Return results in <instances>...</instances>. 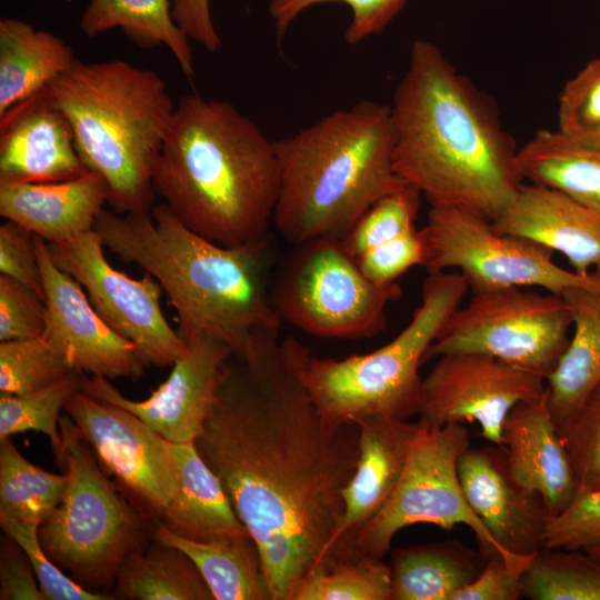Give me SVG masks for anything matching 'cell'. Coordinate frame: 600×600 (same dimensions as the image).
<instances>
[{"label": "cell", "instance_id": "obj_1", "mask_svg": "<svg viewBox=\"0 0 600 600\" xmlns=\"http://www.w3.org/2000/svg\"><path fill=\"white\" fill-rule=\"evenodd\" d=\"M298 339L263 336L248 359L223 364L196 448L256 541L272 600L337 564L331 540L359 458V427L320 413L303 379Z\"/></svg>", "mask_w": 600, "mask_h": 600}, {"label": "cell", "instance_id": "obj_2", "mask_svg": "<svg viewBox=\"0 0 600 600\" xmlns=\"http://www.w3.org/2000/svg\"><path fill=\"white\" fill-rule=\"evenodd\" d=\"M390 111L394 171L431 207L492 221L524 182L493 107L431 41H413Z\"/></svg>", "mask_w": 600, "mask_h": 600}, {"label": "cell", "instance_id": "obj_3", "mask_svg": "<svg viewBox=\"0 0 600 600\" xmlns=\"http://www.w3.org/2000/svg\"><path fill=\"white\" fill-rule=\"evenodd\" d=\"M93 230L104 247L160 283L183 340L207 336L248 359L261 337L279 333L282 320L267 281V238L216 243L187 228L164 203L140 213L102 209Z\"/></svg>", "mask_w": 600, "mask_h": 600}, {"label": "cell", "instance_id": "obj_4", "mask_svg": "<svg viewBox=\"0 0 600 600\" xmlns=\"http://www.w3.org/2000/svg\"><path fill=\"white\" fill-rule=\"evenodd\" d=\"M153 189L180 222L216 243L267 238L279 192L274 140L231 102L187 94L176 104Z\"/></svg>", "mask_w": 600, "mask_h": 600}, {"label": "cell", "instance_id": "obj_5", "mask_svg": "<svg viewBox=\"0 0 600 600\" xmlns=\"http://www.w3.org/2000/svg\"><path fill=\"white\" fill-rule=\"evenodd\" d=\"M393 146L390 107L370 100L274 140V228L293 246L344 238L374 202L407 184L394 171Z\"/></svg>", "mask_w": 600, "mask_h": 600}, {"label": "cell", "instance_id": "obj_6", "mask_svg": "<svg viewBox=\"0 0 600 600\" xmlns=\"http://www.w3.org/2000/svg\"><path fill=\"white\" fill-rule=\"evenodd\" d=\"M47 90L71 126L83 164L104 180L112 211L150 212L153 173L176 110L162 78L124 60H77Z\"/></svg>", "mask_w": 600, "mask_h": 600}, {"label": "cell", "instance_id": "obj_7", "mask_svg": "<svg viewBox=\"0 0 600 600\" xmlns=\"http://www.w3.org/2000/svg\"><path fill=\"white\" fill-rule=\"evenodd\" d=\"M467 291L458 271L428 272L420 306L391 341L343 359L310 354L303 379L322 417L343 424L372 416L401 420L418 416L423 379L419 368Z\"/></svg>", "mask_w": 600, "mask_h": 600}, {"label": "cell", "instance_id": "obj_8", "mask_svg": "<svg viewBox=\"0 0 600 600\" xmlns=\"http://www.w3.org/2000/svg\"><path fill=\"white\" fill-rule=\"evenodd\" d=\"M60 430L63 448L58 466L68 483L60 504L40 526V543L84 588L108 589L127 556L140 548L142 520L102 472L67 413L60 418Z\"/></svg>", "mask_w": 600, "mask_h": 600}, {"label": "cell", "instance_id": "obj_9", "mask_svg": "<svg viewBox=\"0 0 600 600\" xmlns=\"http://www.w3.org/2000/svg\"><path fill=\"white\" fill-rule=\"evenodd\" d=\"M402 293L361 271L341 239L318 237L294 244L272 301L282 322L314 337L363 339L382 332L387 308Z\"/></svg>", "mask_w": 600, "mask_h": 600}, {"label": "cell", "instance_id": "obj_10", "mask_svg": "<svg viewBox=\"0 0 600 600\" xmlns=\"http://www.w3.org/2000/svg\"><path fill=\"white\" fill-rule=\"evenodd\" d=\"M418 422L397 488L386 506L358 531L353 540L356 557L383 560L393 537L401 529L418 523L433 524L443 530L463 524L471 529L482 552L488 557L493 553L503 557L469 506L460 483L458 460L470 447L469 430L462 423L429 426Z\"/></svg>", "mask_w": 600, "mask_h": 600}, {"label": "cell", "instance_id": "obj_11", "mask_svg": "<svg viewBox=\"0 0 600 600\" xmlns=\"http://www.w3.org/2000/svg\"><path fill=\"white\" fill-rule=\"evenodd\" d=\"M571 329L561 296L517 287L481 291L452 312L424 361L478 352L547 379L566 351Z\"/></svg>", "mask_w": 600, "mask_h": 600}, {"label": "cell", "instance_id": "obj_12", "mask_svg": "<svg viewBox=\"0 0 600 600\" xmlns=\"http://www.w3.org/2000/svg\"><path fill=\"white\" fill-rule=\"evenodd\" d=\"M427 272L454 269L472 293L539 288L561 296L570 288L600 293V274L581 276L553 262L554 252L524 238L502 234L492 221L451 207H431L422 228Z\"/></svg>", "mask_w": 600, "mask_h": 600}, {"label": "cell", "instance_id": "obj_13", "mask_svg": "<svg viewBox=\"0 0 600 600\" xmlns=\"http://www.w3.org/2000/svg\"><path fill=\"white\" fill-rule=\"evenodd\" d=\"M103 247L94 230L48 243L54 263L80 283L99 316L138 349L147 364L173 366L188 346L162 312V287L150 273L134 279L113 268Z\"/></svg>", "mask_w": 600, "mask_h": 600}, {"label": "cell", "instance_id": "obj_14", "mask_svg": "<svg viewBox=\"0 0 600 600\" xmlns=\"http://www.w3.org/2000/svg\"><path fill=\"white\" fill-rule=\"evenodd\" d=\"M544 392V378L498 358L443 354L422 379L418 420L429 426L478 423L487 441L502 446L503 422L511 409Z\"/></svg>", "mask_w": 600, "mask_h": 600}, {"label": "cell", "instance_id": "obj_15", "mask_svg": "<svg viewBox=\"0 0 600 600\" xmlns=\"http://www.w3.org/2000/svg\"><path fill=\"white\" fill-rule=\"evenodd\" d=\"M63 410L139 510L161 519L178 488L171 442L136 414L81 390Z\"/></svg>", "mask_w": 600, "mask_h": 600}, {"label": "cell", "instance_id": "obj_16", "mask_svg": "<svg viewBox=\"0 0 600 600\" xmlns=\"http://www.w3.org/2000/svg\"><path fill=\"white\" fill-rule=\"evenodd\" d=\"M184 341L187 351L173 363L168 379L144 400L128 399L109 379L97 376L82 374L81 391L136 414L172 443L194 442L213 410L222 367L232 352L207 336Z\"/></svg>", "mask_w": 600, "mask_h": 600}, {"label": "cell", "instance_id": "obj_17", "mask_svg": "<svg viewBox=\"0 0 600 600\" xmlns=\"http://www.w3.org/2000/svg\"><path fill=\"white\" fill-rule=\"evenodd\" d=\"M464 497L510 566L524 572L543 547L553 516L543 497L519 483L506 450L467 448L458 460Z\"/></svg>", "mask_w": 600, "mask_h": 600}, {"label": "cell", "instance_id": "obj_18", "mask_svg": "<svg viewBox=\"0 0 600 600\" xmlns=\"http://www.w3.org/2000/svg\"><path fill=\"white\" fill-rule=\"evenodd\" d=\"M47 306L43 334L82 374L139 378L147 363L138 349L94 310L83 288L52 260L48 243L36 236Z\"/></svg>", "mask_w": 600, "mask_h": 600}, {"label": "cell", "instance_id": "obj_19", "mask_svg": "<svg viewBox=\"0 0 600 600\" xmlns=\"http://www.w3.org/2000/svg\"><path fill=\"white\" fill-rule=\"evenodd\" d=\"M87 171L71 126L47 89L0 117V183L57 182Z\"/></svg>", "mask_w": 600, "mask_h": 600}, {"label": "cell", "instance_id": "obj_20", "mask_svg": "<svg viewBox=\"0 0 600 600\" xmlns=\"http://www.w3.org/2000/svg\"><path fill=\"white\" fill-rule=\"evenodd\" d=\"M359 458L343 490V513L331 546L337 564L357 559L353 540L388 502L403 473L419 422L383 416L358 421Z\"/></svg>", "mask_w": 600, "mask_h": 600}, {"label": "cell", "instance_id": "obj_21", "mask_svg": "<svg viewBox=\"0 0 600 600\" xmlns=\"http://www.w3.org/2000/svg\"><path fill=\"white\" fill-rule=\"evenodd\" d=\"M492 226L561 253L578 274H600V216L560 190L524 181Z\"/></svg>", "mask_w": 600, "mask_h": 600}, {"label": "cell", "instance_id": "obj_22", "mask_svg": "<svg viewBox=\"0 0 600 600\" xmlns=\"http://www.w3.org/2000/svg\"><path fill=\"white\" fill-rule=\"evenodd\" d=\"M502 447L514 479L539 492L553 517L578 494L577 480L546 392L511 409L503 422Z\"/></svg>", "mask_w": 600, "mask_h": 600}, {"label": "cell", "instance_id": "obj_23", "mask_svg": "<svg viewBox=\"0 0 600 600\" xmlns=\"http://www.w3.org/2000/svg\"><path fill=\"white\" fill-rule=\"evenodd\" d=\"M107 199V184L93 171L57 182L0 183L1 217L48 243L69 241L93 230Z\"/></svg>", "mask_w": 600, "mask_h": 600}, {"label": "cell", "instance_id": "obj_24", "mask_svg": "<svg viewBox=\"0 0 600 600\" xmlns=\"http://www.w3.org/2000/svg\"><path fill=\"white\" fill-rule=\"evenodd\" d=\"M177 492L161 517L173 532L199 541L251 537L194 442L172 443Z\"/></svg>", "mask_w": 600, "mask_h": 600}, {"label": "cell", "instance_id": "obj_25", "mask_svg": "<svg viewBox=\"0 0 600 600\" xmlns=\"http://www.w3.org/2000/svg\"><path fill=\"white\" fill-rule=\"evenodd\" d=\"M572 319L568 346L546 379V398L557 428L600 383V293L584 288L562 292Z\"/></svg>", "mask_w": 600, "mask_h": 600}, {"label": "cell", "instance_id": "obj_26", "mask_svg": "<svg viewBox=\"0 0 600 600\" xmlns=\"http://www.w3.org/2000/svg\"><path fill=\"white\" fill-rule=\"evenodd\" d=\"M77 60L72 48L54 33L19 19H1L0 117L47 89Z\"/></svg>", "mask_w": 600, "mask_h": 600}, {"label": "cell", "instance_id": "obj_27", "mask_svg": "<svg viewBox=\"0 0 600 600\" xmlns=\"http://www.w3.org/2000/svg\"><path fill=\"white\" fill-rule=\"evenodd\" d=\"M488 556L458 540L413 544L391 552V600H453L482 570Z\"/></svg>", "mask_w": 600, "mask_h": 600}, {"label": "cell", "instance_id": "obj_28", "mask_svg": "<svg viewBox=\"0 0 600 600\" xmlns=\"http://www.w3.org/2000/svg\"><path fill=\"white\" fill-rule=\"evenodd\" d=\"M153 538L181 550L193 561L214 600H272L261 553L251 537L199 541L182 537L160 522Z\"/></svg>", "mask_w": 600, "mask_h": 600}, {"label": "cell", "instance_id": "obj_29", "mask_svg": "<svg viewBox=\"0 0 600 600\" xmlns=\"http://www.w3.org/2000/svg\"><path fill=\"white\" fill-rule=\"evenodd\" d=\"M526 182L554 188L600 216V148L541 129L518 149Z\"/></svg>", "mask_w": 600, "mask_h": 600}, {"label": "cell", "instance_id": "obj_30", "mask_svg": "<svg viewBox=\"0 0 600 600\" xmlns=\"http://www.w3.org/2000/svg\"><path fill=\"white\" fill-rule=\"evenodd\" d=\"M79 24L89 38L120 28L142 49L166 46L184 76L194 74L190 39L172 18L171 0H89Z\"/></svg>", "mask_w": 600, "mask_h": 600}, {"label": "cell", "instance_id": "obj_31", "mask_svg": "<svg viewBox=\"0 0 600 600\" xmlns=\"http://www.w3.org/2000/svg\"><path fill=\"white\" fill-rule=\"evenodd\" d=\"M156 543L127 556L111 592L113 599L214 600L199 569L184 552Z\"/></svg>", "mask_w": 600, "mask_h": 600}, {"label": "cell", "instance_id": "obj_32", "mask_svg": "<svg viewBox=\"0 0 600 600\" xmlns=\"http://www.w3.org/2000/svg\"><path fill=\"white\" fill-rule=\"evenodd\" d=\"M67 473L46 471L27 460L12 438L0 440V521L43 524L60 504Z\"/></svg>", "mask_w": 600, "mask_h": 600}, {"label": "cell", "instance_id": "obj_33", "mask_svg": "<svg viewBox=\"0 0 600 600\" xmlns=\"http://www.w3.org/2000/svg\"><path fill=\"white\" fill-rule=\"evenodd\" d=\"M531 600H600V558L582 549L543 547L522 573Z\"/></svg>", "mask_w": 600, "mask_h": 600}, {"label": "cell", "instance_id": "obj_34", "mask_svg": "<svg viewBox=\"0 0 600 600\" xmlns=\"http://www.w3.org/2000/svg\"><path fill=\"white\" fill-rule=\"evenodd\" d=\"M81 379L82 373L72 372L30 393L0 394V440L30 430L41 432L48 437L58 463L63 448L60 412L81 390Z\"/></svg>", "mask_w": 600, "mask_h": 600}, {"label": "cell", "instance_id": "obj_35", "mask_svg": "<svg viewBox=\"0 0 600 600\" xmlns=\"http://www.w3.org/2000/svg\"><path fill=\"white\" fill-rule=\"evenodd\" d=\"M391 567L368 557L340 562L307 576L293 600H391Z\"/></svg>", "mask_w": 600, "mask_h": 600}, {"label": "cell", "instance_id": "obj_36", "mask_svg": "<svg viewBox=\"0 0 600 600\" xmlns=\"http://www.w3.org/2000/svg\"><path fill=\"white\" fill-rule=\"evenodd\" d=\"M74 371L42 334L0 343V393L26 394L48 387Z\"/></svg>", "mask_w": 600, "mask_h": 600}, {"label": "cell", "instance_id": "obj_37", "mask_svg": "<svg viewBox=\"0 0 600 600\" xmlns=\"http://www.w3.org/2000/svg\"><path fill=\"white\" fill-rule=\"evenodd\" d=\"M420 198L421 193L409 184L382 197L341 239L342 246L357 259L367 250L414 229Z\"/></svg>", "mask_w": 600, "mask_h": 600}, {"label": "cell", "instance_id": "obj_38", "mask_svg": "<svg viewBox=\"0 0 600 600\" xmlns=\"http://www.w3.org/2000/svg\"><path fill=\"white\" fill-rule=\"evenodd\" d=\"M410 0H270L268 10L281 41L294 20L313 6L338 2L346 4L351 20L343 38L354 46L382 32Z\"/></svg>", "mask_w": 600, "mask_h": 600}, {"label": "cell", "instance_id": "obj_39", "mask_svg": "<svg viewBox=\"0 0 600 600\" xmlns=\"http://www.w3.org/2000/svg\"><path fill=\"white\" fill-rule=\"evenodd\" d=\"M556 130L571 140L600 148V57L587 62L563 86Z\"/></svg>", "mask_w": 600, "mask_h": 600}, {"label": "cell", "instance_id": "obj_40", "mask_svg": "<svg viewBox=\"0 0 600 600\" xmlns=\"http://www.w3.org/2000/svg\"><path fill=\"white\" fill-rule=\"evenodd\" d=\"M559 436L570 460L578 493L600 489V383L561 426Z\"/></svg>", "mask_w": 600, "mask_h": 600}, {"label": "cell", "instance_id": "obj_41", "mask_svg": "<svg viewBox=\"0 0 600 600\" xmlns=\"http://www.w3.org/2000/svg\"><path fill=\"white\" fill-rule=\"evenodd\" d=\"M0 526L6 536L14 540L26 553L38 579L46 600H110L107 592L92 591L67 577L43 550L40 524L2 520Z\"/></svg>", "mask_w": 600, "mask_h": 600}, {"label": "cell", "instance_id": "obj_42", "mask_svg": "<svg viewBox=\"0 0 600 600\" xmlns=\"http://www.w3.org/2000/svg\"><path fill=\"white\" fill-rule=\"evenodd\" d=\"M47 324L46 300L22 282L0 273V341L38 338Z\"/></svg>", "mask_w": 600, "mask_h": 600}, {"label": "cell", "instance_id": "obj_43", "mask_svg": "<svg viewBox=\"0 0 600 600\" xmlns=\"http://www.w3.org/2000/svg\"><path fill=\"white\" fill-rule=\"evenodd\" d=\"M600 546V489L578 493L551 520L546 547L587 550Z\"/></svg>", "mask_w": 600, "mask_h": 600}, {"label": "cell", "instance_id": "obj_44", "mask_svg": "<svg viewBox=\"0 0 600 600\" xmlns=\"http://www.w3.org/2000/svg\"><path fill=\"white\" fill-rule=\"evenodd\" d=\"M427 241L423 230L417 228L373 247L357 258L364 276L378 284L397 282L414 266L424 264Z\"/></svg>", "mask_w": 600, "mask_h": 600}, {"label": "cell", "instance_id": "obj_45", "mask_svg": "<svg viewBox=\"0 0 600 600\" xmlns=\"http://www.w3.org/2000/svg\"><path fill=\"white\" fill-rule=\"evenodd\" d=\"M0 272L22 282L44 298L36 234L12 220H6L0 226Z\"/></svg>", "mask_w": 600, "mask_h": 600}, {"label": "cell", "instance_id": "obj_46", "mask_svg": "<svg viewBox=\"0 0 600 600\" xmlns=\"http://www.w3.org/2000/svg\"><path fill=\"white\" fill-rule=\"evenodd\" d=\"M523 597L522 572L500 554L489 556L480 573L453 600H518Z\"/></svg>", "mask_w": 600, "mask_h": 600}, {"label": "cell", "instance_id": "obj_47", "mask_svg": "<svg viewBox=\"0 0 600 600\" xmlns=\"http://www.w3.org/2000/svg\"><path fill=\"white\" fill-rule=\"evenodd\" d=\"M27 560L26 553L14 540L8 536L7 539H1V600H46L40 586L34 580V572L29 568Z\"/></svg>", "mask_w": 600, "mask_h": 600}, {"label": "cell", "instance_id": "obj_48", "mask_svg": "<svg viewBox=\"0 0 600 600\" xmlns=\"http://www.w3.org/2000/svg\"><path fill=\"white\" fill-rule=\"evenodd\" d=\"M174 22L196 43L210 52L221 48V38L214 27L210 0H171Z\"/></svg>", "mask_w": 600, "mask_h": 600}, {"label": "cell", "instance_id": "obj_49", "mask_svg": "<svg viewBox=\"0 0 600 600\" xmlns=\"http://www.w3.org/2000/svg\"><path fill=\"white\" fill-rule=\"evenodd\" d=\"M587 551L600 558V546L587 549Z\"/></svg>", "mask_w": 600, "mask_h": 600}]
</instances>
